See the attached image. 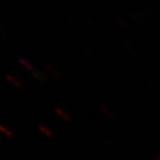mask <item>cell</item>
Here are the masks:
<instances>
[{"label": "cell", "instance_id": "obj_1", "mask_svg": "<svg viewBox=\"0 0 160 160\" xmlns=\"http://www.w3.org/2000/svg\"><path fill=\"white\" fill-rule=\"evenodd\" d=\"M158 160H160V156H158V158H157Z\"/></svg>", "mask_w": 160, "mask_h": 160}]
</instances>
